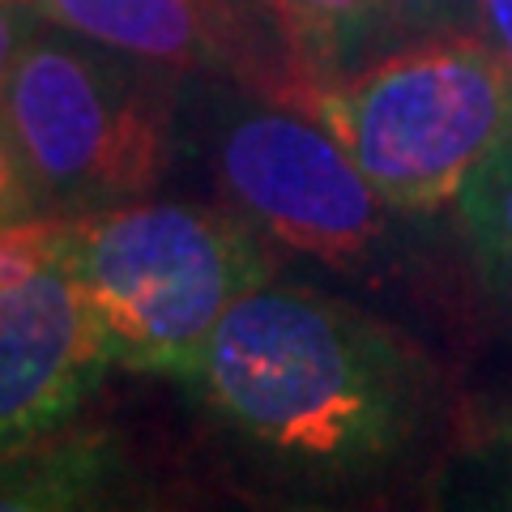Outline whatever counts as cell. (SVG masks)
I'll return each mask as SVG.
<instances>
[{"label":"cell","mask_w":512,"mask_h":512,"mask_svg":"<svg viewBox=\"0 0 512 512\" xmlns=\"http://www.w3.org/2000/svg\"><path fill=\"white\" fill-rule=\"evenodd\" d=\"M184 384L252 453L308 478L389 466L431 410L419 350L308 286H256L231 303Z\"/></svg>","instance_id":"1"},{"label":"cell","mask_w":512,"mask_h":512,"mask_svg":"<svg viewBox=\"0 0 512 512\" xmlns=\"http://www.w3.org/2000/svg\"><path fill=\"white\" fill-rule=\"evenodd\" d=\"M69 265L107 363L184 380L248 291L274 274L239 210L197 201H124L73 218Z\"/></svg>","instance_id":"2"},{"label":"cell","mask_w":512,"mask_h":512,"mask_svg":"<svg viewBox=\"0 0 512 512\" xmlns=\"http://www.w3.org/2000/svg\"><path fill=\"white\" fill-rule=\"evenodd\" d=\"M303 103L393 210L427 214L457 201L512 133V60L478 30L423 35L308 86Z\"/></svg>","instance_id":"3"},{"label":"cell","mask_w":512,"mask_h":512,"mask_svg":"<svg viewBox=\"0 0 512 512\" xmlns=\"http://www.w3.org/2000/svg\"><path fill=\"white\" fill-rule=\"evenodd\" d=\"M146 60L69 35L30 39L0 82L35 205L77 218L141 201L171 163V90Z\"/></svg>","instance_id":"4"},{"label":"cell","mask_w":512,"mask_h":512,"mask_svg":"<svg viewBox=\"0 0 512 512\" xmlns=\"http://www.w3.org/2000/svg\"><path fill=\"white\" fill-rule=\"evenodd\" d=\"M210 167L239 214L325 265H372L393 205L312 111L227 99L210 116Z\"/></svg>","instance_id":"5"},{"label":"cell","mask_w":512,"mask_h":512,"mask_svg":"<svg viewBox=\"0 0 512 512\" xmlns=\"http://www.w3.org/2000/svg\"><path fill=\"white\" fill-rule=\"evenodd\" d=\"M107 367L69 252L0 286V453L43 440Z\"/></svg>","instance_id":"6"},{"label":"cell","mask_w":512,"mask_h":512,"mask_svg":"<svg viewBox=\"0 0 512 512\" xmlns=\"http://www.w3.org/2000/svg\"><path fill=\"white\" fill-rule=\"evenodd\" d=\"M43 13L77 39L158 69H201L239 56V22L227 0H43Z\"/></svg>","instance_id":"7"},{"label":"cell","mask_w":512,"mask_h":512,"mask_svg":"<svg viewBox=\"0 0 512 512\" xmlns=\"http://www.w3.org/2000/svg\"><path fill=\"white\" fill-rule=\"evenodd\" d=\"M261 5L278 22L308 86L350 77L384 56L393 39H402L389 0H261Z\"/></svg>","instance_id":"8"},{"label":"cell","mask_w":512,"mask_h":512,"mask_svg":"<svg viewBox=\"0 0 512 512\" xmlns=\"http://www.w3.org/2000/svg\"><path fill=\"white\" fill-rule=\"evenodd\" d=\"M457 201L466 231L474 239L478 265L495 286V295L512 308V133L470 175L466 188L457 192Z\"/></svg>","instance_id":"9"},{"label":"cell","mask_w":512,"mask_h":512,"mask_svg":"<svg viewBox=\"0 0 512 512\" xmlns=\"http://www.w3.org/2000/svg\"><path fill=\"white\" fill-rule=\"evenodd\" d=\"M402 39L448 35V30H474L478 0H389Z\"/></svg>","instance_id":"10"},{"label":"cell","mask_w":512,"mask_h":512,"mask_svg":"<svg viewBox=\"0 0 512 512\" xmlns=\"http://www.w3.org/2000/svg\"><path fill=\"white\" fill-rule=\"evenodd\" d=\"M30 205H35V192H30L18 141L9 133V120H5V111H0V227L26 218Z\"/></svg>","instance_id":"11"},{"label":"cell","mask_w":512,"mask_h":512,"mask_svg":"<svg viewBox=\"0 0 512 512\" xmlns=\"http://www.w3.org/2000/svg\"><path fill=\"white\" fill-rule=\"evenodd\" d=\"M30 39H35V18L18 13V0H0V82Z\"/></svg>","instance_id":"12"},{"label":"cell","mask_w":512,"mask_h":512,"mask_svg":"<svg viewBox=\"0 0 512 512\" xmlns=\"http://www.w3.org/2000/svg\"><path fill=\"white\" fill-rule=\"evenodd\" d=\"M478 22L487 26V39L512 60V0H478Z\"/></svg>","instance_id":"13"}]
</instances>
